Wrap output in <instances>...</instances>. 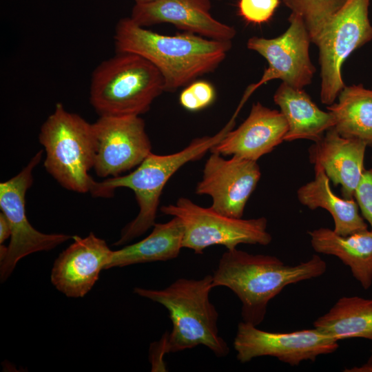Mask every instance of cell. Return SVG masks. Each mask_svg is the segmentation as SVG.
<instances>
[{
    "instance_id": "cell-21",
    "label": "cell",
    "mask_w": 372,
    "mask_h": 372,
    "mask_svg": "<svg viewBox=\"0 0 372 372\" xmlns=\"http://www.w3.org/2000/svg\"><path fill=\"white\" fill-rule=\"evenodd\" d=\"M183 227L177 217L165 223H155L152 232L143 240L113 251L107 269L174 259L183 248Z\"/></svg>"
},
{
    "instance_id": "cell-14",
    "label": "cell",
    "mask_w": 372,
    "mask_h": 372,
    "mask_svg": "<svg viewBox=\"0 0 372 372\" xmlns=\"http://www.w3.org/2000/svg\"><path fill=\"white\" fill-rule=\"evenodd\" d=\"M72 239L74 242L55 260L50 279L67 297L83 298L96 282L100 272L107 269L113 251L92 232L85 238L74 236Z\"/></svg>"
},
{
    "instance_id": "cell-26",
    "label": "cell",
    "mask_w": 372,
    "mask_h": 372,
    "mask_svg": "<svg viewBox=\"0 0 372 372\" xmlns=\"http://www.w3.org/2000/svg\"><path fill=\"white\" fill-rule=\"evenodd\" d=\"M280 3V0H239L238 14L248 23L262 24L271 19Z\"/></svg>"
},
{
    "instance_id": "cell-23",
    "label": "cell",
    "mask_w": 372,
    "mask_h": 372,
    "mask_svg": "<svg viewBox=\"0 0 372 372\" xmlns=\"http://www.w3.org/2000/svg\"><path fill=\"white\" fill-rule=\"evenodd\" d=\"M313 327L338 341L349 338L372 340V299L342 297L314 321Z\"/></svg>"
},
{
    "instance_id": "cell-13",
    "label": "cell",
    "mask_w": 372,
    "mask_h": 372,
    "mask_svg": "<svg viewBox=\"0 0 372 372\" xmlns=\"http://www.w3.org/2000/svg\"><path fill=\"white\" fill-rule=\"evenodd\" d=\"M211 153L196 185V194L210 196V207L216 211L241 218L260 178L259 165L255 161L236 156L226 159L221 154Z\"/></svg>"
},
{
    "instance_id": "cell-20",
    "label": "cell",
    "mask_w": 372,
    "mask_h": 372,
    "mask_svg": "<svg viewBox=\"0 0 372 372\" xmlns=\"http://www.w3.org/2000/svg\"><path fill=\"white\" fill-rule=\"evenodd\" d=\"M314 179L301 186L297 191L299 202L310 209L322 208L332 216L333 231L347 236L368 229L367 223L359 213L354 200L341 198L331 189L329 178L320 166H314Z\"/></svg>"
},
{
    "instance_id": "cell-17",
    "label": "cell",
    "mask_w": 372,
    "mask_h": 372,
    "mask_svg": "<svg viewBox=\"0 0 372 372\" xmlns=\"http://www.w3.org/2000/svg\"><path fill=\"white\" fill-rule=\"evenodd\" d=\"M366 145L340 136L331 127L309 148V159L321 167L335 186L341 185L344 198H354L364 167Z\"/></svg>"
},
{
    "instance_id": "cell-19",
    "label": "cell",
    "mask_w": 372,
    "mask_h": 372,
    "mask_svg": "<svg viewBox=\"0 0 372 372\" xmlns=\"http://www.w3.org/2000/svg\"><path fill=\"white\" fill-rule=\"evenodd\" d=\"M315 251L338 258L364 289L372 285V228L347 236L321 227L309 231Z\"/></svg>"
},
{
    "instance_id": "cell-29",
    "label": "cell",
    "mask_w": 372,
    "mask_h": 372,
    "mask_svg": "<svg viewBox=\"0 0 372 372\" xmlns=\"http://www.w3.org/2000/svg\"><path fill=\"white\" fill-rule=\"evenodd\" d=\"M344 372H372V354L368 360L360 366H354L343 370Z\"/></svg>"
},
{
    "instance_id": "cell-6",
    "label": "cell",
    "mask_w": 372,
    "mask_h": 372,
    "mask_svg": "<svg viewBox=\"0 0 372 372\" xmlns=\"http://www.w3.org/2000/svg\"><path fill=\"white\" fill-rule=\"evenodd\" d=\"M39 142L45 151L46 171L64 188L78 193L91 192L95 180V139L92 124L57 103L41 127Z\"/></svg>"
},
{
    "instance_id": "cell-15",
    "label": "cell",
    "mask_w": 372,
    "mask_h": 372,
    "mask_svg": "<svg viewBox=\"0 0 372 372\" xmlns=\"http://www.w3.org/2000/svg\"><path fill=\"white\" fill-rule=\"evenodd\" d=\"M211 8L210 0H154L135 3L130 17L145 28L167 23L185 32L231 41L236 34V29L215 19Z\"/></svg>"
},
{
    "instance_id": "cell-22",
    "label": "cell",
    "mask_w": 372,
    "mask_h": 372,
    "mask_svg": "<svg viewBox=\"0 0 372 372\" xmlns=\"http://www.w3.org/2000/svg\"><path fill=\"white\" fill-rule=\"evenodd\" d=\"M338 98V103L327 107L334 117L333 128L340 136L372 148V88L362 84L345 85Z\"/></svg>"
},
{
    "instance_id": "cell-24",
    "label": "cell",
    "mask_w": 372,
    "mask_h": 372,
    "mask_svg": "<svg viewBox=\"0 0 372 372\" xmlns=\"http://www.w3.org/2000/svg\"><path fill=\"white\" fill-rule=\"evenodd\" d=\"M282 1L291 10V13L299 15L302 19L312 43L327 21L347 0H282Z\"/></svg>"
},
{
    "instance_id": "cell-18",
    "label": "cell",
    "mask_w": 372,
    "mask_h": 372,
    "mask_svg": "<svg viewBox=\"0 0 372 372\" xmlns=\"http://www.w3.org/2000/svg\"><path fill=\"white\" fill-rule=\"evenodd\" d=\"M273 101L288 125L285 141L309 139L316 142L335 125L332 113L321 110L304 89L282 82L273 95Z\"/></svg>"
},
{
    "instance_id": "cell-31",
    "label": "cell",
    "mask_w": 372,
    "mask_h": 372,
    "mask_svg": "<svg viewBox=\"0 0 372 372\" xmlns=\"http://www.w3.org/2000/svg\"><path fill=\"white\" fill-rule=\"evenodd\" d=\"M217 1H218V0H217Z\"/></svg>"
},
{
    "instance_id": "cell-27",
    "label": "cell",
    "mask_w": 372,
    "mask_h": 372,
    "mask_svg": "<svg viewBox=\"0 0 372 372\" xmlns=\"http://www.w3.org/2000/svg\"><path fill=\"white\" fill-rule=\"evenodd\" d=\"M354 198L361 215L372 228V167L364 169L355 193Z\"/></svg>"
},
{
    "instance_id": "cell-5",
    "label": "cell",
    "mask_w": 372,
    "mask_h": 372,
    "mask_svg": "<svg viewBox=\"0 0 372 372\" xmlns=\"http://www.w3.org/2000/svg\"><path fill=\"white\" fill-rule=\"evenodd\" d=\"M165 92L158 70L136 54L116 52L93 71L90 101L101 116H140Z\"/></svg>"
},
{
    "instance_id": "cell-7",
    "label": "cell",
    "mask_w": 372,
    "mask_h": 372,
    "mask_svg": "<svg viewBox=\"0 0 372 372\" xmlns=\"http://www.w3.org/2000/svg\"><path fill=\"white\" fill-rule=\"evenodd\" d=\"M371 1L347 0L312 41L318 48L320 100L324 104H333L344 87L342 68L347 59L372 41Z\"/></svg>"
},
{
    "instance_id": "cell-16",
    "label": "cell",
    "mask_w": 372,
    "mask_h": 372,
    "mask_svg": "<svg viewBox=\"0 0 372 372\" xmlns=\"http://www.w3.org/2000/svg\"><path fill=\"white\" fill-rule=\"evenodd\" d=\"M287 130L280 111L257 102L247 118L236 130L228 131L210 152L257 161L285 141Z\"/></svg>"
},
{
    "instance_id": "cell-10",
    "label": "cell",
    "mask_w": 372,
    "mask_h": 372,
    "mask_svg": "<svg viewBox=\"0 0 372 372\" xmlns=\"http://www.w3.org/2000/svg\"><path fill=\"white\" fill-rule=\"evenodd\" d=\"M288 21V28L278 37H252L247 41V48L262 56L268 68L258 83L246 89L240 106L242 107L257 88L273 79H280L282 83L299 89L311 83L316 69L309 56V34L299 15L291 13Z\"/></svg>"
},
{
    "instance_id": "cell-11",
    "label": "cell",
    "mask_w": 372,
    "mask_h": 372,
    "mask_svg": "<svg viewBox=\"0 0 372 372\" xmlns=\"http://www.w3.org/2000/svg\"><path fill=\"white\" fill-rule=\"evenodd\" d=\"M338 341L313 328L288 333L266 331L241 321L234 340L236 358L240 363L271 356L291 366L304 360L315 361L318 356L335 352Z\"/></svg>"
},
{
    "instance_id": "cell-25",
    "label": "cell",
    "mask_w": 372,
    "mask_h": 372,
    "mask_svg": "<svg viewBox=\"0 0 372 372\" xmlns=\"http://www.w3.org/2000/svg\"><path fill=\"white\" fill-rule=\"evenodd\" d=\"M215 98V89L209 82L195 80L180 92L179 102L185 110L197 112L209 106Z\"/></svg>"
},
{
    "instance_id": "cell-30",
    "label": "cell",
    "mask_w": 372,
    "mask_h": 372,
    "mask_svg": "<svg viewBox=\"0 0 372 372\" xmlns=\"http://www.w3.org/2000/svg\"><path fill=\"white\" fill-rule=\"evenodd\" d=\"M154 0H134L135 3H145V2H149Z\"/></svg>"
},
{
    "instance_id": "cell-4",
    "label": "cell",
    "mask_w": 372,
    "mask_h": 372,
    "mask_svg": "<svg viewBox=\"0 0 372 372\" xmlns=\"http://www.w3.org/2000/svg\"><path fill=\"white\" fill-rule=\"evenodd\" d=\"M235 120L230 119L214 136L195 138L182 150L166 155L151 152L130 174L110 177L95 182L90 194L96 197L113 196L116 188L126 187L133 191L139 207L136 217L122 229L121 237L114 245H123L144 234L154 225L160 197L170 178L184 165L203 157L207 151L232 130Z\"/></svg>"
},
{
    "instance_id": "cell-28",
    "label": "cell",
    "mask_w": 372,
    "mask_h": 372,
    "mask_svg": "<svg viewBox=\"0 0 372 372\" xmlns=\"http://www.w3.org/2000/svg\"><path fill=\"white\" fill-rule=\"evenodd\" d=\"M11 236V227L8 219L1 211L0 213V243L2 244Z\"/></svg>"
},
{
    "instance_id": "cell-2",
    "label": "cell",
    "mask_w": 372,
    "mask_h": 372,
    "mask_svg": "<svg viewBox=\"0 0 372 372\" xmlns=\"http://www.w3.org/2000/svg\"><path fill=\"white\" fill-rule=\"evenodd\" d=\"M326 270V262L316 254L289 265L273 256L236 248L221 256L212 274L213 287L231 290L241 302L242 321L258 326L265 319L269 301L285 287L319 277Z\"/></svg>"
},
{
    "instance_id": "cell-3",
    "label": "cell",
    "mask_w": 372,
    "mask_h": 372,
    "mask_svg": "<svg viewBox=\"0 0 372 372\" xmlns=\"http://www.w3.org/2000/svg\"><path fill=\"white\" fill-rule=\"evenodd\" d=\"M212 275L200 279L178 278L163 289L134 287V292L163 305L172 323V331L159 341V352L177 353L203 345L218 358L229 352L219 335L218 313L211 302Z\"/></svg>"
},
{
    "instance_id": "cell-12",
    "label": "cell",
    "mask_w": 372,
    "mask_h": 372,
    "mask_svg": "<svg viewBox=\"0 0 372 372\" xmlns=\"http://www.w3.org/2000/svg\"><path fill=\"white\" fill-rule=\"evenodd\" d=\"M96 153L94 170L99 177H116L138 166L152 152L140 116H101L92 123Z\"/></svg>"
},
{
    "instance_id": "cell-1",
    "label": "cell",
    "mask_w": 372,
    "mask_h": 372,
    "mask_svg": "<svg viewBox=\"0 0 372 372\" xmlns=\"http://www.w3.org/2000/svg\"><path fill=\"white\" fill-rule=\"evenodd\" d=\"M114 40L116 52L136 54L158 70L164 79L165 92L187 86L213 72L231 48L230 41L189 32L161 34L138 25L131 17L118 21Z\"/></svg>"
},
{
    "instance_id": "cell-8",
    "label": "cell",
    "mask_w": 372,
    "mask_h": 372,
    "mask_svg": "<svg viewBox=\"0 0 372 372\" xmlns=\"http://www.w3.org/2000/svg\"><path fill=\"white\" fill-rule=\"evenodd\" d=\"M161 211L180 220L183 227V247L196 254H202L212 245H222L231 250L240 244L267 245L272 240L265 217H229L210 207H201L185 197L179 198L175 204L161 207Z\"/></svg>"
},
{
    "instance_id": "cell-9",
    "label": "cell",
    "mask_w": 372,
    "mask_h": 372,
    "mask_svg": "<svg viewBox=\"0 0 372 372\" xmlns=\"http://www.w3.org/2000/svg\"><path fill=\"white\" fill-rule=\"evenodd\" d=\"M43 150L38 152L10 179L0 183V208L9 220L10 241L5 257L0 260V280L5 282L23 257L41 251H49L72 236L63 234H44L34 229L25 212V194L33 183L32 172L39 163Z\"/></svg>"
}]
</instances>
